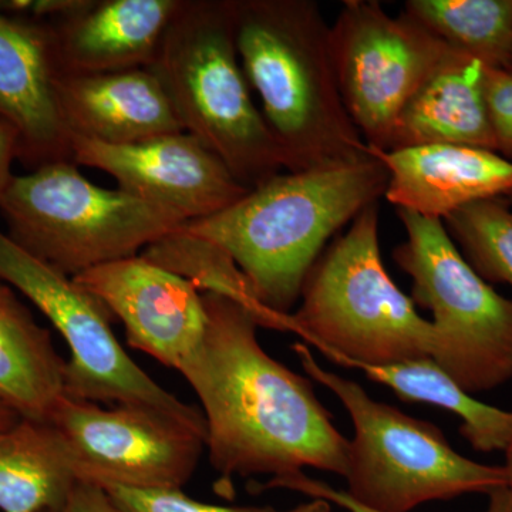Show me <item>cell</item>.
<instances>
[{"instance_id": "obj_1", "label": "cell", "mask_w": 512, "mask_h": 512, "mask_svg": "<svg viewBox=\"0 0 512 512\" xmlns=\"http://www.w3.org/2000/svg\"><path fill=\"white\" fill-rule=\"evenodd\" d=\"M207 328L180 370L197 394L211 467L224 494L232 478L292 476L305 468L346 477L349 440L323 407L312 380L269 356L258 320L241 303L202 293Z\"/></svg>"}, {"instance_id": "obj_2", "label": "cell", "mask_w": 512, "mask_h": 512, "mask_svg": "<svg viewBox=\"0 0 512 512\" xmlns=\"http://www.w3.org/2000/svg\"><path fill=\"white\" fill-rule=\"evenodd\" d=\"M387 181L375 156L286 171L224 211L185 222L184 229L227 251L266 309L291 315L329 239L379 202Z\"/></svg>"}, {"instance_id": "obj_3", "label": "cell", "mask_w": 512, "mask_h": 512, "mask_svg": "<svg viewBox=\"0 0 512 512\" xmlns=\"http://www.w3.org/2000/svg\"><path fill=\"white\" fill-rule=\"evenodd\" d=\"M330 26L312 0H235V42L286 171L372 156L340 96Z\"/></svg>"}, {"instance_id": "obj_4", "label": "cell", "mask_w": 512, "mask_h": 512, "mask_svg": "<svg viewBox=\"0 0 512 512\" xmlns=\"http://www.w3.org/2000/svg\"><path fill=\"white\" fill-rule=\"evenodd\" d=\"M148 69L184 130L254 188L285 170L284 157L239 60L235 0H181Z\"/></svg>"}, {"instance_id": "obj_5", "label": "cell", "mask_w": 512, "mask_h": 512, "mask_svg": "<svg viewBox=\"0 0 512 512\" xmlns=\"http://www.w3.org/2000/svg\"><path fill=\"white\" fill-rule=\"evenodd\" d=\"M291 332L343 367L433 357L436 328L384 268L377 202L312 266Z\"/></svg>"}, {"instance_id": "obj_6", "label": "cell", "mask_w": 512, "mask_h": 512, "mask_svg": "<svg viewBox=\"0 0 512 512\" xmlns=\"http://www.w3.org/2000/svg\"><path fill=\"white\" fill-rule=\"evenodd\" d=\"M292 350L303 372L338 397L353 424L349 440L346 493L382 512H410L430 501L464 494H491L508 487L503 466H488L461 456L443 431L377 402L355 380L319 365L305 343Z\"/></svg>"}, {"instance_id": "obj_7", "label": "cell", "mask_w": 512, "mask_h": 512, "mask_svg": "<svg viewBox=\"0 0 512 512\" xmlns=\"http://www.w3.org/2000/svg\"><path fill=\"white\" fill-rule=\"evenodd\" d=\"M0 214L13 242L69 276L140 255L187 222L119 188L93 184L66 161L15 175Z\"/></svg>"}, {"instance_id": "obj_8", "label": "cell", "mask_w": 512, "mask_h": 512, "mask_svg": "<svg viewBox=\"0 0 512 512\" xmlns=\"http://www.w3.org/2000/svg\"><path fill=\"white\" fill-rule=\"evenodd\" d=\"M406 241L393 261L412 278L414 305L433 313V359L471 396L512 380V301L468 264L443 221L397 210Z\"/></svg>"}, {"instance_id": "obj_9", "label": "cell", "mask_w": 512, "mask_h": 512, "mask_svg": "<svg viewBox=\"0 0 512 512\" xmlns=\"http://www.w3.org/2000/svg\"><path fill=\"white\" fill-rule=\"evenodd\" d=\"M0 281L26 296L67 343L66 396L111 406L147 404L207 429L201 410L167 392L128 355L111 329L109 309L93 293L2 231Z\"/></svg>"}, {"instance_id": "obj_10", "label": "cell", "mask_w": 512, "mask_h": 512, "mask_svg": "<svg viewBox=\"0 0 512 512\" xmlns=\"http://www.w3.org/2000/svg\"><path fill=\"white\" fill-rule=\"evenodd\" d=\"M50 423L77 480L104 490H183L207 450L205 427L147 404L100 407L64 396Z\"/></svg>"}, {"instance_id": "obj_11", "label": "cell", "mask_w": 512, "mask_h": 512, "mask_svg": "<svg viewBox=\"0 0 512 512\" xmlns=\"http://www.w3.org/2000/svg\"><path fill=\"white\" fill-rule=\"evenodd\" d=\"M330 55L346 111L367 147L386 151L406 104L451 47L379 2L346 0L330 26Z\"/></svg>"}, {"instance_id": "obj_12", "label": "cell", "mask_w": 512, "mask_h": 512, "mask_svg": "<svg viewBox=\"0 0 512 512\" xmlns=\"http://www.w3.org/2000/svg\"><path fill=\"white\" fill-rule=\"evenodd\" d=\"M73 156L74 164L109 174L119 190L187 222L212 217L251 190L187 131L131 146L73 137Z\"/></svg>"}, {"instance_id": "obj_13", "label": "cell", "mask_w": 512, "mask_h": 512, "mask_svg": "<svg viewBox=\"0 0 512 512\" xmlns=\"http://www.w3.org/2000/svg\"><path fill=\"white\" fill-rule=\"evenodd\" d=\"M126 329L131 348L171 369H183L207 328L202 293L187 279L143 255L107 262L73 276Z\"/></svg>"}, {"instance_id": "obj_14", "label": "cell", "mask_w": 512, "mask_h": 512, "mask_svg": "<svg viewBox=\"0 0 512 512\" xmlns=\"http://www.w3.org/2000/svg\"><path fill=\"white\" fill-rule=\"evenodd\" d=\"M62 73L50 22L0 10V119L18 131V160L32 171L74 163L73 136L57 97Z\"/></svg>"}, {"instance_id": "obj_15", "label": "cell", "mask_w": 512, "mask_h": 512, "mask_svg": "<svg viewBox=\"0 0 512 512\" xmlns=\"http://www.w3.org/2000/svg\"><path fill=\"white\" fill-rule=\"evenodd\" d=\"M369 151L386 168L384 197L397 210L444 221L474 202L512 194V161L495 151L450 144Z\"/></svg>"}, {"instance_id": "obj_16", "label": "cell", "mask_w": 512, "mask_h": 512, "mask_svg": "<svg viewBox=\"0 0 512 512\" xmlns=\"http://www.w3.org/2000/svg\"><path fill=\"white\" fill-rule=\"evenodd\" d=\"M57 97L73 137L131 146L185 131L156 74L146 69L62 73Z\"/></svg>"}, {"instance_id": "obj_17", "label": "cell", "mask_w": 512, "mask_h": 512, "mask_svg": "<svg viewBox=\"0 0 512 512\" xmlns=\"http://www.w3.org/2000/svg\"><path fill=\"white\" fill-rule=\"evenodd\" d=\"M181 0H80L50 22L63 73L146 69Z\"/></svg>"}, {"instance_id": "obj_18", "label": "cell", "mask_w": 512, "mask_h": 512, "mask_svg": "<svg viewBox=\"0 0 512 512\" xmlns=\"http://www.w3.org/2000/svg\"><path fill=\"white\" fill-rule=\"evenodd\" d=\"M487 69L451 49L400 113L386 151L436 144L495 151L485 103Z\"/></svg>"}, {"instance_id": "obj_19", "label": "cell", "mask_w": 512, "mask_h": 512, "mask_svg": "<svg viewBox=\"0 0 512 512\" xmlns=\"http://www.w3.org/2000/svg\"><path fill=\"white\" fill-rule=\"evenodd\" d=\"M66 396V360L52 333L0 281V404L20 419L50 423Z\"/></svg>"}, {"instance_id": "obj_20", "label": "cell", "mask_w": 512, "mask_h": 512, "mask_svg": "<svg viewBox=\"0 0 512 512\" xmlns=\"http://www.w3.org/2000/svg\"><path fill=\"white\" fill-rule=\"evenodd\" d=\"M66 444L52 423L20 419L0 430V512H43L77 483Z\"/></svg>"}, {"instance_id": "obj_21", "label": "cell", "mask_w": 512, "mask_h": 512, "mask_svg": "<svg viewBox=\"0 0 512 512\" xmlns=\"http://www.w3.org/2000/svg\"><path fill=\"white\" fill-rule=\"evenodd\" d=\"M372 380L410 403L430 404L456 414L460 433L480 453L505 451L512 439V412L480 402L444 372L433 357L392 365H352Z\"/></svg>"}, {"instance_id": "obj_22", "label": "cell", "mask_w": 512, "mask_h": 512, "mask_svg": "<svg viewBox=\"0 0 512 512\" xmlns=\"http://www.w3.org/2000/svg\"><path fill=\"white\" fill-rule=\"evenodd\" d=\"M404 15L488 69L512 67V0H407Z\"/></svg>"}, {"instance_id": "obj_23", "label": "cell", "mask_w": 512, "mask_h": 512, "mask_svg": "<svg viewBox=\"0 0 512 512\" xmlns=\"http://www.w3.org/2000/svg\"><path fill=\"white\" fill-rule=\"evenodd\" d=\"M148 261L190 281L201 293H215L241 303L262 328L291 332V315H276L256 299L254 289L227 251L184 225L141 252Z\"/></svg>"}, {"instance_id": "obj_24", "label": "cell", "mask_w": 512, "mask_h": 512, "mask_svg": "<svg viewBox=\"0 0 512 512\" xmlns=\"http://www.w3.org/2000/svg\"><path fill=\"white\" fill-rule=\"evenodd\" d=\"M443 222L484 281L512 286V204L507 198L474 202Z\"/></svg>"}, {"instance_id": "obj_25", "label": "cell", "mask_w": 512, "mask_h": 512, "mask_svg": "<svg viewBox=\"0 0 512 512\" xmlns=\"http://www.w3.org/2000/svg\"><path fill=\"white\" fill-rule=\"evenodd\" d=\"M107 493L123 512H332V505L323 500H312L289 508L229 507L201 503L183 490H131V488H106Z\"/></svg>"}, {"instance_id": "obj_26", "label": "cell", "mask_w": 512, "mask_h": 512, "mask_svg": "<svg viewBox=\"0 0 512 512\" xmlns=\"http://www.w3.org/2000/svg\"><path fill=\"white\" fill-rule=\"evenodd\" d=\"M485 103L493 131L495 153L512 161V67L487 69Z\"/></svg>"}, {"instance_id": "obj_27", "label": "cell", "mask_w": 512, "mask_h": 512, "mask_svg": "<svg viewBox=\"0 0 512 512\" xmlns=\"http://www.w3.org/2000/svg\"><path fill=\"white\" fill-rule=\"evenodd\" d=\"M255 488L258 493L264 490H276V488L295 491V493L306 495L312 500L326 501V503L336 505V507L343 508L348 512H382L359 503L355 498L350 497L346 490H338V488L332 487L325 481L306 476L303 471L302 473L292 474V476L271 478L264 484H256Z\"/></svg>"}, {"instance_id": "obj_28", "label": "cell", "mask_w": 512, "mask_h": 512, "mask_svg": "<svg viewBox=\"0 0 512 512\" xmlns=\"http://www.w3.org/2000/svg\"><path fill=\"white\" fill-rule=\"evenodd\" d=\"M43 512H123L104 488L77 481L62 503Z\"/></svg>"}, {"instance_id": "obj_29", "label": "cell", "mask_w": 512, "mask_h": 512, "mask_svg": "<svg viewBox=\"0 0 512 512\" xmlns=\"http://www.w3.org/2000/svg\"><path fill=\"white\" fill-rule=\"evenodd\" d=\"M18 131L8 121L0 119V198L15 175L12 174L13 163L18 160Z\"/></svg>"}, {"instance_id": "obj_30", "label": "cell", "mask_w": 512, "mask_h": 512, "mask_svg": "<svg viewBox=\"0 0 512 512\" xmlns=\"http://www.w3.org/2000/svg\"><path fill=\"white\" fill-rule=\"evenodd\" d=\"M484 512H512V491L510 488H498V490L488 494V504Z\"/></svg>"}, {"instance_id": "obj_31", "label": "cell", "mask_w": 512, "mask_h": 512, "mask_svg": "<svg viewBox=\"0 0 512 512\" xmlns=\"http://www.w3.org/2000/svg\"><path fill=\"white\" fill-rule=\"evenodd\" d=\"M20 417L12 410L8 409V407L0 404V430L8 429V427H12L13 424L18 423Z\"/></svg>"}, {"instance_id": "obj_32", "label": "cell", "mask_w": 512, "mask_h": 512, "mask_svg": "<svg viewBox=\"0 0 512 512\" xmlns=\"http://www.w3.org/2000/svg\"><path fill=\"white\" fill-rule=\"evenodd\" d=\"M505 473H507L508 488L512 491V439L505 448Z\"/></svg>"}, {"instance_id": "obj_33", "label": "cell", "mask_w": 512, "mask_h": 512, "mask_svg": "<svg viewBox=\"0 0 512 512\" xmlns=\"http://www.w3.org/2000/svg\"><path fill=\"white\" fill-rule=\"evenodd\" d=\"M505 198H507V200L510 201L512 204V194L508 195V197H505Z\"/></svg>"}, {"instance_id": "obj_34", "label": "cell", "mask_w": 512, "mask_h": 512, "mask_svg": "<svg viewBox=\"0 0 512 512\" xmlns=\"http://www.w3.org/2000/svg\"><path fill=\"white\" fill-rule=\"evenodd\" d=\"M511 60H512V53H511Z\"/></svg>"}]
</instances>
